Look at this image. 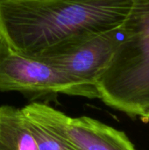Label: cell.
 Instances as JSON below:
<instances>
[{"label":"cell","mask_w":149,"mask_h":150,"mask_svg":"<svg viewBox=\"0 0 149 150\" xmlns=\"http://www.w3.org/2000/svg\"><path fill=\"white\" fill-rule=\"evenodd\" d=\"M135 0H0V40L38 56L122 25Z\"/></svg>","instance_id":"1"},{"label":"cell","mask_w":149,"mask_h":150,"mask_svg":"<svg viewBox=\"0 0 149 150\" xmlns=\"http://www.w3.org/2000/svg\"><path fill=\"white\" fill-rule=\"evenodd\" d=\"M125 35L96 83L97 98L133 118L149 121V0H135Z\"/></svg>","instance_id":"2"},{"label":"cell","mask_w":149,"mask_h":150,"mask_svg":"<svg viewBox=\"0 0 149 150\" xmlns=\"http://www.w3.org/2000/svg\"><path fill=\"white\" fill-rule=\"evenodd\" d=\"M124 35L123 24L119 27L58 47L33 58L59 69L97 96V80L111 62Z\"/></svg>","instance_id":"3"},{"label":"cell","mask_w":149,"mask_h":150,"mask_svg":"<svg viewBox=\"0 0 149 150\" xmlns=\"http://www.w3.org/2000/svg\"><path fill=\"white\" fill-rule=\"evenodd\" d=\"M0 91L97 98L96 93L76 83L59 69L36 58L20 54L1 40Z\"/></svg>","instance_id":"4"},{"label":"cell","mask_w":149,"mask_h":150,"mask_svg":"<svg viewBox=\"0 0 149 150\" xmlns=\"http://www.w3.org/2000/svg\"><path fill=\"white\" fill-rule=\"evenodd\" d=\"M21 109L25 115L45 125L70 150H136L123 131L96 119L70 117L40 102L30 103Z\"/></svg>","instance_id":"5"},{"label":"cell","mask_w":149,"mask_h":150,"mask_svg":"<svg viewBox=\"0 0 149 150\" xmlns=\"http://www.w3.org/2000/svg\"><path fill=\"white\" fill-rule=\"evenodd\" d=\"M0 150H37L30 123L21 108L0 105Z\"/></svg>","instance_id":"6"},{"label":"cell","mask_w":149,"mask_h":150,"mask_svg":"<svg viewBox=\"0 0 149 150\" xmlns=\"http://www.w3.org/2000/svg\"><path fill=\"white\" fill-rule=\"evenodd\" d=\"M23 112V111H22ZM32 131L37 150H70L62 141L45 125L33 118L26 116Z\"/></svg>","instance_id":"7"}]
</instances>
